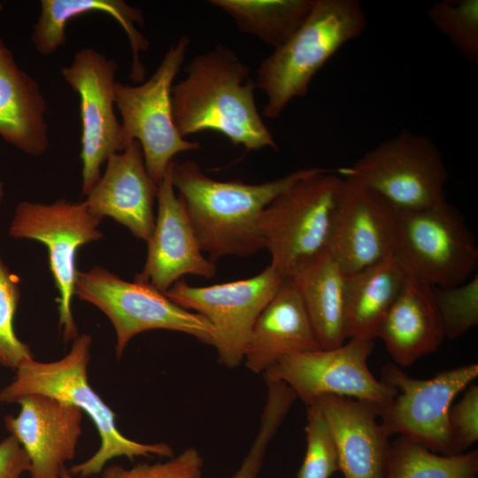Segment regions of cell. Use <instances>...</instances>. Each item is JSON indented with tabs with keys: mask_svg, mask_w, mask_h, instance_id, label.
<instances>
[{
	"mask_svg": "<svg viewBox=\"0 0 478 478\" xmlns=\"http://www.w3.org/2000/svg\"><path fill=\"white\" fill-rule=\"evenodd\" d=\"M183 70L186 76L171 90L173 120L182 137L214 131L248 151L278 150L256 105L249 67L230 48L215 45Z\"/></svg>",
	"mask_w": 478,
	"mask_h": 478,
	"instance_id": "6da1fadb",
	"label": "cell"
},
{
	"mask_svg": "<svg viewBox=\"0 0 478 478\" xmlns=\"http://www.w3.org/2000/svg\"><path fill=\"white\" fill-rule=\"evenodd\" d=\"M317 167L299 169L259 184L219 181L207 176L193 160L173 161L172 183L182 198L197 242L208 258L250 257L265 243L259 227L263 210Z\"/></svg>",
	"mask_w": 478,
	"mask_h": 478,
	"instance_id": "7a4b0ae2",
	"label": "cell"
},
{
	"mask_svg": "<svg viewBox=\"0 0 478 478\" xmlns=\"http://www.w3.org/2000/svg\"><path fill=\"white\" fill-rule=\"evenodd\" d=\"M92 337L79 335L63 358L42 362L31 358L16 370L13 380L0 390V403L15 404L27 395L41 394L73 405L93 421L100 437L98 450L89 459L68 469L70 474L91 477L102 473L114 458L157 455L172 458L173 451L166 443H143L125 436L117 427L116 415L90 386L88 366Z\"/></svg>",
	"mask_w": 478,
	"mask_h": 478,
	"instance_id": "3957f363",
	"label": "cell"
},
{
	"mask_svg": "<svg viewBox=\"0 0 478 478\" xmlns=\"http://www.w3.org/2000/svg\"><path fill=\"white\" fill-rule=\"evenodd\" d=\"M366 26L358 0H314L300 27L258 66L255 84L266 98L264 116L275 119L292 100L305 96L317 72Z\"/></svg>",
	"mask_w": 478,
	"mask_h": 478,
	"instance_id": "277c9868",
	"label": "cell"
},
{
	"mask_svg": "<svg viewBox=\"0 0 478 478\" xmlns=\"http://www.w3.org/2000/svg\"><path fill=\"white\" fill-rule=\"evenodd\" d=\"M393 257L405 274L432 287L466 281L478 247L460 212L447 201L420 210L395 209Z\"/></svg>",
	"mask_w": 478,
	"mask_h": 478,
	"instance_id": "5b68a950",
	"label": "cell"
},
{
	"mask_svg": "<svg viewBox=\"0 0 478 478\" xmlns=\"http://www.w3.org/2000/svg\"><path fill=\"white\" fill-rule=\"evenodd\" d=\"M336 173L368 187L397 210H420L446 201L448 171L439 148L427 135L410 130L382 141Z\"/></svg>",
	"mask_w": 478,
	"mask_h": 478,
	"instance_id": "8992f818",
	"label": "cell"
},
{
	"mask_svg": "<svg viewBox=\"0 0 478 478\" xmlns=\"http://www.w3.org/2000/svg\"><path fill=\"white\" fill-rule=\"evenodd\" d=\"M74 295L110 320L116 335L117 358L136 335L156 329L184 333L212 345L213 328L204 316L179 306L149 283L127 281L95 266L78 272Z\"/></svg>",
	"mask_w": 478,
	"mask_h": 478,
	"instance_id": "52a82bcc",
	"label": "cell"
},
{
	"mask_svg": "<svg viewBox=\"0 0 478 478\" xmlns=\"http://www.w3.org/2000/svg\"><path fill=\"white\" fill-rule=\"evenodd\" d=\"M189 39L181 36L172 45L155 73L138 86L115 83V104L119 109L122 150L137 141L144 164L154 182L158 185L174 156L197 150L200 143L182 137L173 120L171 90L173 82L185 59Z\"/></svg>",
	"mask_w": 478,
	"mask_h": 478,
	"instance_id": "ba28073f",
	"label": "cell"
},
{
	"mask_svg": "<svg viewBox=\"0 0 478 478\" xmlns=\"http://www.w3.org/2000/svg\"><path fill=\"white\" fill-rule=\"evenodd\" d=\"M342 177L317 167L262 212L259 227L271 264L289 278L301 260L326 249Z\"/></svg>",
	"mask_w": 478,
	"mask_h": 478,
	"instance_id": "9c48e42d",
	"label": "cell"
},
{
	"mask_svg": "<svg viewBox=\"0 0 478 478\" xmlns=\"http://www.w3.org/2000/svg\"><path fill=\"white\" fill-rule=\"evenodd\" d=\"M101 220L83 202L58 199L51 204L21 201L9 226L14 239H29L47 248L49 265L58 292V328L65 343L80 334L72 312L78 274L76 256L83 245L100 240Z\"/></svg>",
	"mask_w": 478,
	"mask_h": 478,
	"instance_id": "30bf717a",
	"label": "cell"
},
{
	"mask_svg": "<svg viewBox=\"0 0 478 478\" xmlns=\"http://www.w3.org/2000/svg\"><path fill=\"white\" fill-rule=\"evenodd\" d=\"M478 376L471 363L436 374L425 380L409 376L395 363L382 367L381 381L393 388L389 404L378 407L379 420L389 436L408 437L428 450L456 454L449 428V411L456 396Z\"/></svg>",
	"mask_w": 478,
	"mask_h": 478,
	"instance_id": "8fae6325",
	"label": "cell"
},
{
	"mask_svg": "<svg viewBox=\"0 0 478 478\" xmlns=\"http://www.w3.org/2000/svg\"><path fill=\"white\" fill-rule=\"evenodd\" d=\"M373 349L374 340L353 337L335 348L283 357L263 375L285 382L306 405L323 396H337L382 407L396 391L370 371L367 360Z\"/></svg>",
	"mask_w": 478,
	"mask_h": 478,
	"instance_id": "7c38bea8",
	"label": "cell"
},
{
	"mask_svg": "<svg viewBox=\"0 0 478 478\" xmlns=\"http://www.w3.org/2000/svg\"><path fill=\"white\" fill-rule=\"evenodd\" d=\"M284 279L272 266L234 281L196 287L182 278L165 294L179 306L204 316L213 328L218 361L228 368L243 362L252 327Z\"/></svg>",
	"mask_w": 478,
	"mask_h": 478,
	"instance_id": "4fadbf2b",
	"label": "cell"
},
{
	"mask_svg": "<svg viewBox=\"0 0 478 478\" xmlns=\"http://www.w3.org/2000/svg\"><path fill=\"white\" fill-rule=\"evenodd\" d=\"M118 64L92 48L78 50L61 69L78 94L81 112V193L87 196L98 182L108 158L121 151L120 123L114 112Z\"/></svg>",
	"mask_w": 478,
	"mask_h": 478,
	"instance_id": "5bb4252c",
	"label": "cell"
},
{
	"mask_svg": "<svg viewBox=\"0 0 478 478\" xmlns=\"http://www.w3.org/2000/svg\"><path fill=\"white\" fill-rule=\"evenodd\" d=\"M395 208L364 184L343 178L326 250L345 275L393 255Z\"/></svg>",
	"mask_w": 478,
	"mask_h": 478,
	"instance_id": "9a60e30c",
	"label": "cell"
},
{
	"mask_svg": "<svg viewBox=\"0 0 478 478\" xmlns=\"http://www.w3.org/2000/svg\"><path fill=\"white\" fill-rule=\"evenodd\" d=\"M157 203L155 226L146 243L145 264L135 281L166 293L187 274L212 278L216 265L203 254L184 201L175 193L170 166L158 185Z\"/></svg>",
	"mask_w": 478,
	"mask_h": 478,
	"instance_id": "2e32d148",
	"label": "cell"
},
{
	"mask_svg": "<svg viewBox=\"0 0 478 478\" xmlns=\"http://www.w3.org/2000/svg\"><path fill=\"white\" fill-rule=\"evenodd\" d=\"M16 404L19 413L6 415L4 426L28 457L30 478H60L76 454L83 412L41 394L27 395Z\"/></svg>",
	"mask_w": 478,
	"mask_h": 478,
	"instance_id": "e0dca14e",
	"label": "cell"
},
{
	"mask_svg": "<svg viewBox=\"0 0 478 478\" xmlns=\"http://www.w3.org/2000/svg\"><path fill=\"white\" fill-rule=\"evenodd\" d=\"M157 196L158 185L147 172L142 147L135 140L108 158L104 173L84 203L99 220L112 218L147 243L155 226Z\"/></svg>",
	"mask_w": 478,
	"mask_h": 478,
	"instance_id": "ac0fdd59",
	"label": "cell"
},
{
	"mask_svg": "<svg viewBox=\"0 0 478 478\" xmlns=\"http://www.w3.org/2000/svg\"><path fill=\"white\" fill-rule=\"evenodd\" d=\"M333 433L344 478H387L391 443L378 406L337 396L318 398Z\"/></svg>",
	"mask_w": 478,
	"mask_h": 478,
	"instance_id": "d6986e66",
	"label": "cell"
},
{
	"mask_svg": "<svg viewBox=\"0 0 478 478\" xmlns=\"http://www.w3.org/2000/svg\"><path fill=\"white\" fill-rule=\"evenodd\" d=\"M321 349L291 278L284 279L274 297L257 318L251 331L243 364L264 374L288 355Z\"/></svg>",
	"mask_w": 478,
	"mask_h": 478,
	"instance_id": "ffe728a7",
	"label": "cell"
},
{
	"mask_svg": "<svg viewBox=\"0 0 478 478\" xmlns=\"http://www.w3.org/2000/svg\"><path fill=\"white\" fill-rule=\"evenodd\" d=\"M376 338L395 364L412 365L435 352L445 339L433 287L406 275L404 286L382 321Z\"/></svg>",
	"mask_w": 478,
	"mask_h": 478,
	"instance_id": "44dd1931",
	"label": "cell"
},
{
	"mask_svg": "<svg viewBox=\"0 0 478 478\" xmlns=\"http://www.w3.org/2000/svg\"><path fill=\"white\" fill-rule=\"evenodd\" d=\"M47 104L38 82L17 65L0 37V136L35 157L49 148Z\"/></svg>",
	"mask_w": 478,
	"mask_h": 478,
	"instance_id": "7402d4cb",
	"label": "cell"
},
{
	"mask_svg": "<svg viewBox=\"0 0 478 478\" xmlns=\"http://www.w3.org/2000/svg\"><path fill=\"white\" fill-rule=\"evenodd\" d=\"M345 274L324 249L299 261L289 278L294 281L321 349L345 340Z\"/></svg>",
	"mask_w": 478,
	"mask_h": 478,
	"instance_id": "603a6c76",
	"label": "cell"
},
{
	"mask_svg": "<svg viewBox=\"0 0 478 478\" xmlns=\"http://www.w3.org/2000/svg\"><path fill=\"white\" fill-rule=\"evenodd\" d=\"M41 14L33 27L31 40L37 52L43 56L54 54L66 41L67 23L89 12L111 15L126 32L132 49L133 61L130 78L143 81L146 71L140 61V52L149 47L148 41L136 29L143 24L142 12L122 0H42Z\"/></svg>",
	"mask_w": 478,
	"mask_h": 478,
	"instance_id": "cb8c5ba5",
	"label": "cell"
},
{
	"mask_svg": "<svg viewBox=\"0 0 478 478\" xmlns=\"http://www.w3.org/2000/svg\"><path fill=\"white\" fill-rule=\"evenodd\" d=\"M406 274L390 257L345 276L346 339H375L378 328L398 297Z\"/></svg>",
	"mask_w": 478,
	"mask_h": 478,
	"instance_id": "d4e9b609",
	"label": "cell"
},
{
	"mask_svg": "<svg viewBox=\"0 0 478 478\" xmlns=\"http://www.w3.org/2000/svg\"><path fill=\"white\" fill-rule=\"evenodd\" d=\"M234 20L236 27L274 49L305 22L314 0H211Z\"/></svg>",
	"mask_w": 478,
	"mask_h": 478,
	"instance_id": "484cf974",
	"label": "cell"
},
{
	"mask_svg": "<svg viewBox=\"0 0 478 478\" xmlns=\"http://www.w3.org/2000/svg\"><path fill=\"white\" fill-rule=\"evenodd\" d=\"M477 450L436 453L403 436L391 443L387 478H476Z\"/></svg>",
	"mask_w": 478,
	"mask_h": 478,
	"instance_id": "4316f807",
	"label": "cell"
},
{
	"mask_svg": "<svg viewBox=\"0 0 478 478\" xmlns=\"http://www.w3.org/2000/svg\"><path fill=\"white\" fill-rule=\"evenodd\" d=\"M427 15L462 57L477 66L478 0L439 1L430 6Z\"/></svg>",
	"mask_w": 478,
	"mask_h": 478,
	"instance_id": "83f0119b",
	"label": "cell"
},
{
	"mask_svg": "<svg viewBox=\"0 0 478 478\" xmlns=\"http://www.w3.org/2000/svg\"><path fill=\"white\" fill-rule=\"evenodd\" d=\"M297 397L286 385L270 383L258 429L245 458L231 478H257L267 447L289 413Z\"/></svg>",
	"mask_w": 478,
	"mask_h": 478,
	"instance_id": "f1b7e54d",
	"label": "cell"
},
{
	"mask_svg": "<svg viewBox=\"0 0 478 478\" xmlns=\"http://www.w3.org/2000/svg\"><path fill=\"white\" fill-rule=\"evenodd\" d=\"M306 451L297 478H330L339 471L336 443L323 412L314 401L306 411Z\"/></svg>",
	"mask_w": 478,
	"mask_h": 478,
	"instance_id": "f546056e",
	"label": "cell"
},
{
	"mask_svg": "<svg viewBox=\"0 0 478 478\" xmlns=\"http://www.w3.org/2000/svg\"><path fill=\"white\" fill-rule=\"evenodd\" d=\"M445 338L457 339L478 325V276L451 287H433Z\"/></svg>",
	"mask_w": 478,
	"mask_h": 478,
	"instance_id": "4dcf8cb0",
	"label": "cell"
},
{
	"mask_svg": "<svg viewBox=\"0 0 478 478\" xmlns=\"http://www.w3.org/2000/svg\"><path fill=\"white\" fill-rule=\"evenodd\" d=\"M19 299V278L8 268L0 254V365L13 370L34 358L29 345L14 330Z\"/></svg>",
	"mask_w": 478,
	"mask_h": 478,
	"instance_id": "1f68e13d",
	"label": "cell"
},
{
	"mask_svg": "<svg viewBox=\"0 0 478 478\" xmlns=\"http://www.w3.org/2000/svg\"><path fill=\"white\" fill-rule=\"evenodd\" d=\"M204 460L198 451L189 447L165 462L138 464L131 468L112 465L101 478H202Z\"/></svg>",
	"mask_w": 478,
	"mask_h": 478,
	"instance_id": "d6a6232c",
	"label": "cell"
},
{
	"mask_svg": "<svg viewBox=\"0 0 478 478\" xmlns=\"http://www.w3.org/2000/svg\"><path fill=\"white\" fill-rule=\"evenodd\" d=\"M462 398L449 411L448 421L456 454L478 440V386L470 384Z\"/></svg>",
	"mask_w": 478,
	"mask_h": 478,
	"instance_id": "836d02e7",
	"label": "cell"
},
{
	"mask_svg": "<svg viewBox=\"0 0 478 478\" xmlns=\"http://www.w3.org/2000/svg\"><path fill=\"white\" fill-rule=\"evenodd\" d=\"M29 470V459L12 435L0 442V478H21Z\"/></svg>",
	"mask_w": 478,
	"mask_h": 478,
	"instance_id": "e575fe53",
	"label": "cell"
},
{
	"mask_svg": "<svg viewBox=\"0 0 478 478\" xmlns=\"http://www.w3.org/2000/svg\"><path fill=\"white\" fill-rule=\"evenodd\" d=\"M60 478H97L96 476H91V477H81V476H75V475H73L72 474H70V472L68 471V469L66 467L63 471H62V474L60 475Z\"/></svg>",
	"mask_w": 478,
	"mask_h": 478,
	"instance_id": "d590c367",
	"label": "cell"
},
{
	"mask_svg": "<svg viewBox=\"0 0 478 478\" xmlns=\"http://www.w3.org/2000/svg\"><path fill=\"white\" fill-rule=\"evenodd\" d=\"M4 197V187L3 181L0 180V205Z\"/></svg>",
	"mask_w": 478,
	"mask_h": 478,
	"instance_id": "8d00e7d4",
	"label": "cell"
}]
</instances>
